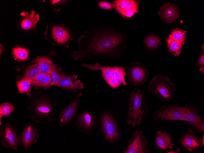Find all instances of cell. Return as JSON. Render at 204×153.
<instances>
[{
  "label": "cell",
  "mask_w": 204,
  "mask_h": 153,
  "mask_svg": "<svg viewBox=\"0 0 204 153\" xmlns=\"http://www.w3.org/2000/svg\"><path fill=\"white\" fill-rule=\"evenodd\" d=\"M197 64L201 67H204V53L201 54L199 58L198 61L197 62Z\"/></svg>",
  "instance_id": "34"
},
{
  "label": "cell",
  "mask_w": 204,
  "mask_h": 153,
  "mask_svg": "<svg viewBox=\"0 0 204 153\" xmlns=\"http://www.w3.org/2000/svg\"><path fill=\"white\" fill-rule=\"evenodd\" d=\"M71 1L56 0H49V5L53 8L56 12L59 11L60 9L68 3Z\"/></svg>",
  "instance_id": "32"
},
{
  "label": "cell",
  "mask_w": 204,
  "mask_h": 153,
  "mask_svg": "<svg viewBox=\"0 0 204 153\" xmlns=\"http://www.w3.org/2000/svg\"><path fill=\"white\" fill-rule=\"evenodd\" d=\"M19 136L20 145L27 151L37 142L39 134L34 125L29 122L26 124Z\"/></svg>",
  "instance_id": "14"
},
{
  "label": "cell",
  "mask_w": 204,
  "mask_h": 153,
  "mask_svg": "<svg viewBox=\"0 0 204 153\" xmlns=\"http://www.w3.org/2000/svg\"><path fill=\"white\" fill-rule=\"evenodd\" d=\"M15 109L14 106L10 103L5 102L0 106V125H2L1 119L3 116L7 117L13 112Z\"/></svg>",
  "instance_id": "30"
},
{
  "label": "cell",
  "mask_w": 204,
  "mask_h": 153,
  "mask_svg": "<svg viewBox=\"0 0 204 153\" xmlns=\"http://www.w3.org/2000/svg\"><path fill=\"white\" fill-rule=\"evenodd\" d=\"M20 16L22 17L20 23L22 29L29 31L36 28L40 18L38 14H36L34 10H31L30 13L27 11L22 12L20 13Z\"/></svg>",
  "instance_id": "18"
},
{
  "label": "cell",
  "mask_w": 204,
  "mask_h": 153,
  "mask_svg": "<svg viewBox=\"0 0 204 153\" xmlns=\"http://www.w3.org/2000/svg\"><path fill=\"white\" fill-rule=\"evenodd\" d=\"M154 141L156 146L162 151H167L168 148L172 149L174 145L170 135L163 131L156 133Z\"/></svg>",
  "instance_id": "21"
},
{
  "label": "cell",
  "mask_w": 204,
  "mask_h": 153,
  "mask_svg": "<svg viewBox=\"0 0 204 153\" xmlns=\"http://www.w3.org/2000/svg\"><path fill=\"white\" fill-rule=\"evenodd\" d=\"M161 40L157 36L150 34L148 35L144 41V46L150 50H155L160 44Z\"/></svg>",
  "instance_id": "25"
},
{
  "label": "cell",
  "mask_w": 204,
  "mask_h": 153,
  "mask_svg": "<svg viewBox=\"0 0 204 153\" xmlns=\"http://www.w3.org/2000/svg\"><path fill=\"white\" fill-rule=\"evenodd\" d=\"M158 13L162 20L168 23L175 22L179 16V10L177 6L169 2L166 4L164 3Z\"/></svg>",
  "instance_id": "19"
},
{
  "label": "cell",
  "mask_w": 204,
  "mask_h": 153,
  "mask_svg": "<svg viewBox=\"0 0 204 153\" xmlns=\"http://www.w3.org/2000/svg\"><path fill=\"white\" fill-rule=\"evenodd\" d=\"M51 81L50 74L41 71L32 80L31 83L36 87H48Z\"/></svg>",
  "instance_id": "23"
},
{
  "label": "cell",
  "mask_w": 204,
  "mask_h": 153,
  "mask_svg": "<svg viewBox=\"0 0 204 153\" xmlns=\"http://www.w3.org/2000/svg\"><path fill=\"white\" fill-rule=\"evenodd\" d=\"M101 129L106 141L109 143L116 142L120 138V133L117 122L109 112H104L100 120Z\"/></svg>",
  "instance_id": "7"
},
{
  "label": "cell",
  "mask_w": 204,
  "mask_h": 153,
  "mask_svg": "<svg viewBox=\"0 0 204 153\" xmlns=\"http://www.w3.org/2000/svg\"><path fill=\"white\" fill-rule=\"evenodd\" d=\"M31 61L37 64L41 72L46 73H49L55 65L51 59L43 56H38Z\"/></svg>",
  "instance_id": "22"
},
{
  "label": "cell",
  "mask_w": 204,
  "mask_h": 153,
  "mask_svg": "<svg viewBox=\"0 0 204 153\" xmlns=\"http://www.w3.org/2000/svg\"><path fill=\"white\" fill-rule=\"evenodd\" d=\"M128 113L126 122L134 127L142 124L144 117L148 113L146 96L144 90L137 87L132 89L129 96Z\"/></svg>",
  "instance_id": "3"
},
{
  "label": "cell",
  "mask_w": 204,
  "mask_h": 153,
  "mask_svg": "<svg viewBox=\"0 0 204 153\" xmlns=\"http://www.w3.org/2000/svg\"><path fill=\"white\" fill-rule=\"evenodd\" d=\"M81 95V93H79L73 101L60 111L58 120L59 126H65L71 121L77 111Z\"/></svg>",
  "instance_id": "17"
},
{
  "label": "cell",
  "mask_w": 204,
  "mask_h": 153,
  "mask_svg": "<svg viewBox=\"0 0 204 153\" xmlns=\"http://www.w3.org/2000/svg\"><path fill=\"white\" fill-rule=\"evenodd\" d=\"M186 32L181 29L177 28L172 30L169 37L172 40L184 45L186 40Z\"/></svg>",
  "instance_id": "29"
},
{
  "label": "cell",
  "mask_w": 204,
  "mask_h": 153,
  "mask_svg": "<svg viewBox=\"0 0 204 153\" xmlns=\"http://www.w3.org/2000/svg\"><path fill=\"white\" fill-rule=\"evenodd\" d=\"M183 107L185 121L198 133H203L204 119L199 109L191 104H186Z\"/></svg>",
  "instance_id": "10"
},
{
  "label": "cell",
  "mask_w": 204,
  "mask_h": 153,
  "mask_svg": "<svg viewBox=\"0 0 204 153\" xmlns=\"http://www.w3.org/2000/svg\"><path fill=\"white\" fill-rule=\"evenodd\" d=\"M77 76L66 75L54 85L62 89L67 90H75L83 89V84L79 79L76 80Z\"/></svg>",
  "instance_id": "20"
},
{
  "label": "cell",
  "mask_w": 204,
  "mask_h": 153,
  "mask_svg": "<svg viewBox=\"0 0 204 153\" xmlns=\"http://www.w3.org/2000/svg\"><path fill=\"white\" fill-rule=\"evenodd\" d=\"M167 153H180L181 150L179 147L177 148L175 150H172L170 151H168L166 152Z\"/></svg>",
  "instance_id": "35"
},
{
  "label": "cell",
  "mask_w": 204,
  "mask_h": 153,
  "mask_svg": "<svg viewBox=\"0 0 204 153\" xmlns=\"http://www.w3.org/2000/svg\"><path fill=\"white\" fill-rule=\"evenodd\" d=\"M112 3L116 11L124 18L131 17L139 10L137 0H115Z\"/></svg>",
  "instance_id": "15"
},
{
  "label": "cell",
  "mask_w": 204,
  "mask_h": 153,
  "mask_svg": "<svg viewBox=\"0 0 204 153\" xmlns=\"http://www.w3.org/2000/svg\"><path fill=\"white\" fill-rule=\"evenodd\" d=\"M40 72L37 64L35 63L26 67L24 72L23 78L27 79L31 83L32 80Z\"/></svg>",
  "instance_id": "26"
},
{
  "label": "cell",
  "mask_w": 204,
  "mask_h": 153,
  "mask_svg": "<svg viewBox=\"0 0 204 153\" xmlns=\"http://www.w3.org/2000/svg\"><path fill=\"white\" fill-rule=\"evenodd\" d=\"M0 135L1 143L3 146L17 150L18 145H20L19 136L11 125L8 123L3 126L0 129Z\"/></svg>",
  "instance_id": "12"
},
{
  "label": "cell",
  "mask_w": 204,
  "mask_h": 153,
  "mask_svg": "<svg viewBox=\"0 0 204 153\" xmlns=\"http://www.w3.org/2000/svg\"><path fill=\"white\" fill-rule=\"evenodd\" d=\"M0 57H1V55L4 53V46L2 45L1 44L0 45Z\"/></svg>",
  "instance_id": "36"
},
{
  "label": "cell",
  "mask_w": 204,
  "mask_h": 153,
  "mask_svg": "<svg viewBox=\"0 0 204 153\" xmlns=\"http://www.w3.org/2000/svg\"><path fill=\"white\" fill-rule=\"evenodd\" d=\"M148 89L151 94L168 101L174 94L175 87L167 76L158 74L150 81Z\"/></svg>",
  "instance_id": "6"
},
{
  "label": "cell",
  "mask_w": 204,
  "mask_h": 153,
  "mask_svg": "<svg viewBox=\"0 0 204 153\" xmlns=\"http://www.w3.org/2000/svg\"><path fill=\"white\" fill-rule=\"evenodd\" d=\"M12 53L14 59L18 61L26 60L29 56L28 50L22 46H15L12 49Z\"/></svg>",
  "instance_id": "24"
},
{
  "label": "cell",
  "mask_w": 204,
  "mask_h": 153,
  "mask_svg": "<svg viewBox=\"0 0 204 153\" xmlns=\"http://www.w3.org/2000/svg\"><path fill=\"white\" fill-rule=\"evenodd\" d=\"M16 87L19 93L23 94L28 92L31 88V82L27 79L22 78L16 82Z\"/></svg>",
  "instance_id": "31"
},
{
  "label": "cell",
  "mask_w": 204,
  "mask_h": 153,
  "mask_svg": "<svg viewBox=\"0 0 204 153\" xmlns=\"http://www.w3.org/2000/svg\"><path fill=\"white\" fill-rule=\"evenodd\" d=\"M76 125L79 129L86 133H90L97 127L98 120L92 113L85 111L79 114L76 119Z\"/></svg>",
  "instance_id": "16"
},
{
  "label": "cell",
  "mask_w": 204,
  "mask_h": 153,
  "mask_svg": "<svg viewBox=\"0 0 204 153\" xmlns=\"http://www.w3.org/2000/svg\"><path fill=\"white\" fill-rule=\"evenodd\" d=\"M44 34V38L53 45L67 48L69 47L70 42L75 38L69 27L61 23L57 25L52 22L48 24Z\"/></svg>",
  "instance_id": "5"
},
{
  "label": "cell",
  "mask_w": 204,
  "mask_h": 153,
  "mask_svg": "<svg viewBox=\"0 0 204 153\" xmlns=\"http://www.w3.org/2000/svg\"><path fill=\"white\" fill-rule=\"evenodd\" d=\"M199 71L200 72H202L203 73V74L204 73V67H200V69H199Z\"/></svg>",
  "instance_id": "38"
},
{
  "label": "cell",
  "mask_w": 204,
  "mask_h": 153,
  "mask_svg": "<svg viewBox=\"0 0 204 153\" xmlns=\"http://www.w3.org/2000/svg\"><path fill=\"white\" fill-rule=\"evenodd\" d=\"M148 141L141 130L134 131L129 141V145L123 153H149Z\"/></svg>",
  "instance_id": "11"
},
{
  "label": "cell",
  "mask_w": 204,
  "mask_h": 153,
  "mask_svg": "<svg viewBox=\"0 0 204 153\" xmlns=\"http://www.w3.org/2000/svg\"><path fill=\"white\" fill-rule=\"evenodd\" d=\"M30 102L27 107L30 117L37 123L43 121H54L56 113V103L53 100L41 92L26 93Z\"/></svg>",
  "instance_id": "2"
},
{
  "label": "cell",
  "mask_w": 204,
  "mask_h": 153,
  "mask_svg": "<svg viewBox=\"0 0 204 153\" xmlns=\"http://www.w3.org/2000/svg\"><path fill=\"white\" fill-rule=\"evenodd\" d=\"M81 66L92 71L100 70L102 76L106 83L113 89H117L122 84L126 86L125 68L121 67L103 66L97 63L93 65L82 63Z\"/></svg>",
  "instance_id": "4"
},
{
  "label": "cell",
  "mask_w": 204,
  "mask_h": 153,
  "mask_svg": "<svg viewBox=\"0 0 204 153\" xmlns=\"http://www.w3.org/2000/svg\"><path fill=\"white\" fill-rule=\"evenodd\" d=\"M153 118L159 122L168 120L185 121L183 107L168 104L162 106L152 115Z\"/></svg>",
  "instance_id": "8"
},
{
  "label": "cell",
  "mask_w": 204,
  "mask_h": 153,
  "mask_svg": "<svg viewBox=\"0 0 204 153\" xmlns=\"http://www.w3.org/2000/svg\"><path fill=\"white\" fill-rule=\"evenodd\" d=\"M202 139L201 140L202 141V145L203 146H204V133H202Z\"/></svg>",
  "instance_id": "37"
},
{
  "label": "cell",
  "mask_w": 204,
  "mask_h": 153,
  "mask_svg": "<svg viewBox=\"0 0 204 153\" xmlns=\"http://www.w3.org/2000/svg\"><path fill=\"white\" fill-rule=\"evenodd\" d=\"M98 5L100 8L104 9L111 10L114 9L112 3L106 1H100L98 3Z\"/></svg>",
  "instance_id": "33"
},
{
  "label": "cell",
  "mask_w": 204,
  "mask_h": 153,
  "mask_svg": "<svg viewBox=\"0 0 204 153\" xmlns=\"http://www.w3.org/2000/svg\"><path fill=\"white\" fill-rule=\"evenodd\" d=\"M128 80L133 86L142 85L149 76L148 70L145 67L139 62H133L127 68Z\"/></svg>",
  "instance_id": "9"
},
{
  "label": "cell",
  "mask_w": 204,
  "mask_h": 153,
  "mask_svg": "<svg viewBox=\"0 0 204 153\" xmlns=\"http://www.w3.org/2000/svg\"><path fill=\"white\" fill-rule=\"evenodd\" d=\"M49 73L51 77V82L49 87L54 86L66 75L62 70L56 65Z\"/></svg>",
  "instance_id": "28"
},
{
  "label": "cell",
  "mask_w": 204,
  "mask_h": 153,
  "mask_svg": "<svg viewBox=\"0 0 204 153\" xmlns=\"http://www.w3.org/2000/svg\"><path fill=\"white\" fill-rule=\"evenodd\" d=\"M166 41L169 52L175 56L180 55L183 44L175 41L169 37L166 39Z\"/></svg>",
  "instance_id": "27"
},
{
  "label": "cell",
  "mask_w": 204,
  "mask_h": 153,
  "mask_svg": "<svg viewBox=\"0 0 204 153\" xmlns=\"http://www.w3.org/2000/svg\"><path fill=\"white\" fill-rule=\"evenodd\" d=\"M77 42V49L71 54L75 61L81 58H116L121 55L125 46L122 35L112 26L93 27L90 31H84Z\"/></svg>",
  "instance_id": "1"
},
{
  "label": "cell",
  "mask_w": 204,
  "mask_h": 153,
  "mask_svg": "<svg viewBox=\"0 0 204 153\" xmlns=\"http://www.w3.org/2000/svg\"><path fill=\"white\" fill-rule=\"evenodd\" d=\"M181 147L187 151L195 153L202 147L201 139L190 128L178 139Z\"/></svg>",
  "instance_id": "13"
}]
</instances>
